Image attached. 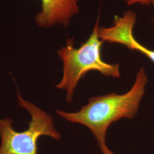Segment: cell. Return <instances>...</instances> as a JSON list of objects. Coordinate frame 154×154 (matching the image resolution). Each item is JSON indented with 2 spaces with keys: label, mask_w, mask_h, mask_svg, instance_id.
I'll list each match as a JSON object with an SVG mask.
<instances>
[{
  "label": "cell",
  "mask_w": 154,
  "mask_h": 154,
  "mask_svg": "<svg viewBox=\"0 0 154 154\" xmlns=\"http://www.w3.org/2000/svg\"><path fill=\"white\" fill-rule=\"evenodd\" d=\"M147 82L145 70L141 68L137 74L134 85L126 93L91 97L88 105L75 112L59 110L56 112L66 121L88 128L102 149L106 146V133L111 124L122 118L131 119L137 114Z\"/></svg>",
  "instance_id": "cell-1"
},
{
  "label": "cell",
  "mask_w": 154,
  "mask_h": 154,
  "mask_svg": "<svg viewBox=\"0 0 154 154\" xmlns=\"http://www.w3.org/2000/svg\"><path fill=\"white\" fill-rule=\"evenodd\" d=\"M99 18L91 34L79 48L74 47L73 38H67L65 46L58 51L63 62V76L56 88L66 90V100L71 102L74 92L79 80L90 71L95 70L107 77H121L119 64H110L102 58L101 49L103 41L98 35Z\"/></svg>",
  "instance_id": "cell-2"
},
{
  "label": "cell",
  "mask_w": 154,
  "mask_h": 154,
  "mask_svg": "<svg viewBox=\"0 0 154 154\" xmlns=\"http://www.w3.org/2000/svg\"><path fill=\"white\" fill-rule=\"evenodd\" d=\"M20 107L30 116L28 128L23 131L15 130L10 118H0V154H38L37 143L41 136L60 140L61 135L56 130L52 116L28 100L23 99L17 91Z\"/></svg>",
  "instance_id": "cell-3"
},
{
  "label": "cell",
  "mask_w": 154,
  "mask_h": 154,
  "mask_svg": "<svg viewBox=\"0 0 154 154\" xmlns=\"http://www.w3.org/2000/svg\"><path fill=\"white\" fill-rule=\"evenodd\" d=\"M42 11L35 16L39 26L50 28L57 24L67 27L79 13L78 0H41Z\"/></svg>",
  "instance_id": "cell-4"
},
{
  "label": "cell",
  "mask_w": 154,
  "mask_h": 154,
  "mask_svg": "<svg viewBox=\"0 0 154 154\" xmlns=\"http://www.w3.org/2000/svg\"><path fill=\"white\" fill-rule=\"evenodd\" d=\"M122 45L131 50H137L147 57L154 63V50L149 49L140 44L134 37L133 33H127L122 41Z\"/></svg>",
  "instance_id": "cell-5"
},
{
  "label": "cell",
  "mask_w": 154,
  "mask_h": 154,
  "mask_svg": "<svg viewBox=\"0 0 154 154\" xmlns=\"http://www.w3.org/2000/svg\"><path fill=\"white\" fill-rule=\"evenodd\" d=\"M125 1L128 6L133 5L137 4L142 5H149L150 4L149 0H125Z\"/></svg>",
  "instance_id": "cell-6"
},
{
  "label": "cell",
  "mask_w": 154,
  "mask_h": 154,
  "mask_svg": "<svg viewBox=\"0 0 154 154\" xmlns=\"http://www.w3.org/2000/svg\"><path fill=\"white\" fill-rule=\"evenodd\" d=\"M100 150L103 154H114L111 150H110L109 148L107 147V146H105L104 147L100 149Z\"/></svg>",
  "instance_id": "cell-7"
},
{
  "label": "cell",
  "mask_w": 154,
  "mask_h": 154,
  "mask_svg": "<svg viewBox=\"0 0 154 154\" xmlns=\"http://www.w3.org/2000/svg\"><path fill=\"white\" fill-rule=\"evenodd\" d=\"M149 2H150V4H152L154 6V0H149Z\"/></svg>",
  "instance_id": "cell-8"
}]
</instances>
